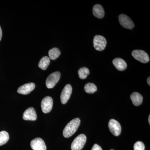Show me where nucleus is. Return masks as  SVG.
I'll return each instance as SVG.
<instances>
[{
	"instance_id": "393cba45",
	"label": "nucleus",
	"mask_w": 150,
	"mask_h": 150,
	"mask_svg": "<svg viewBox=\"0 0 150 150\" xmlns=\"http://www.w3.org/2000/svg\"><path fill=\"white\" fill-rule=\"evenodd\" d=\"M148 121H149V124H150V115H149V119H148Z\"/></svg>"
},
{
	"instance_id": "f3484780",
	"label": "nucleus",
	"mask_w": 150,
	"mask_h": 150,
	"mask_svg": "<svg viewBox=\"0 0 150 150\" xmlns=\"http://www.w3.org/2000/svg\"><path fill=\"white\" fill-rule=\"evenodd\" d=\"M61 54V51L59 48H52L48 51V56L49 59L52 60H56Z\"/></svg>"
},
{
	"instance_id": "9d476101",
	"label": "nucleus",
	"mask_w": 150,
	"mask_h": 150,
	"mask_svg": "<svg viewBox=\"0 0 150 150\" xmlns=\"http://www.w3.org/2000/svg\"><path fill=\"white\" fill-rule=\"evenodd\" d=\"M30 146L33 150H46L44 141L40 138H35L30 142Z\"/></svg>"
},
{
	"instance_id": "4be33fe9",
	"label": "nucleus",
	"mask_w": 150,
	"mask_h": 150,
	"mask_svg": "<svg viewBox=\"0 0 150 150\" xmlns=\"http://www.w3.org/2000/svg\"><path fill=\"white\" fill-rule=\"evenodd\" d=\"M91 150H103L102 148L99 145L95 144L92 148Z\"/></svg>"
},
{
	"instance_id": "1a4fd4ad",
	"label": "nucleus",
	"mask_w": 150,
	"mask_h": 150,
	"mask_svg": "<svg viewBox=\"0 0 150 150\" xmlns=\"http://www.w3.org/2000/svg\"><path fill=\"white\" fill-rule=\"evenodd\" d=\"M72 92V87L70 84H67L62 91L61 94V100L62 104L67 103Z\"/></svg>"
},
{
	"instance_id": "20e7f679",
	"label": "nucleus",
	"mask_w": 150,
	"mask_h": 150,
	"mask_svg": "<svg viewBox=\"0 0 150 150\" xmlns=\"http://www.w3.org/2000/svg\"><path fill=\"white\" fill-rule=\"evenodd\" d=\"M61 73L60 72L56 71L51 74L46 79V87L48 88H53L59 81Z\"/></svg>"
},
{
	"instance_id": "412c9836",
	"label": "nucleus",
	"mask_w": 150,
	"mask_h": 150,
	"mask_svg": "<svg viewBox=\"0 0 150 150\" xmlns=\"http://www.w3.org/2000/svg\"><path fill=\"white\" fill-rule=\"evenodd\" d=\"M134 150H145L144 144L142 142H137L134 144Z\"/></svg>"
},
{
	"instance_id": "ddd939ff",
	"label": "nucleus",
	"mask_w": 150,
	"mask_h": 150,
	"mask_svg": "<svg viewBox=\"0 0 150 150\" xmlns=\"http://www.w3.org/2000/svg\"><path fill=\"white\" fill-rule=\"evenodd\" d=\"M112 64L118 71H123L127 68V64L121 58H115L112 61Z\"/></svg>"
},
{
	"instance_id": "39448f33",
	"label": "nucleus",
	"mask_w": 150,
	"mask_h": 150,
	"mask_svg": "<svg viewBox=\"0 0 150 150\" xmlns=\"http://www.w3.org/2000/svg\"><path fill=\"white\" fill-rule=\"evenodd\" d=\"M93 46L94 48L98 51L104 50L106 46L107 41L103 36L96 35L93 38Z\"/></svg>"
},
{
	"instance_id": "2eb2a0df",
	"label": "nucleus",
	"mask_w": 150,
	"mask_h": 150,
	"mask_svg": "<svg viewBox=\"0 0 150 150\" xmlns=\"http://www.w3.org/2000/svg\"><path fill=\"white\" fill-rule=\"evenodd\" d=\"M131 99L134 105L137 106L142 104L143 98L141 94L135 92L131 94Z\"/></svg>"
},
{
	"instance_id": "b1692460",
	"label": "nucleus",
	"mask_w": 150,
	"mask_h": 150,
	"mask_svg": "<svg viewBox=\"0 0 150 150\" xmlns=\"http://www.w3.org/2000/svg\"><path fill=\"white\" fill-rule=\"evenodd\" d=\"M150 77H149V78H148L147 79V83L148 84V85H149V86H150Z\"/></svg>"
},
{
	"instance_id": "7ed1b4c3",
	"label": "nucleus",
	"mask_w": 150,
	"mask_h": 150,
	"mask_svg": "<svg viewBox=\"0 0 150 150\" xmlns=\"http://www.w3.org/2000/svg\"><path fill=\"white\" fill-rule=\"evenodd\" d=\"M132 55L134 59L141 63H148L149 62V57L145 51L142 50H135L132 52Z\"/></svg>"
},
{
	"instance_id": "4468645a",
	"label": "nucleus",
	"mask_w": 150,
	"mask_h": 150,
	"mask_svg": "<svg viewBox=\"0 0 150 150\" xmlns=\"http://www.w3.org/2000/svg\"><path fill=\"white\" fill-rule=\"evenodd\" d=\"M93 15L97 18H102L104 16V9L100 5H95L93 8Z\"/></svg>"
},
{
	"instance_id": "dca6fc26",
	"label": "nucleus",
	"mask_w": 150,
	"mask_h": 150,
	"mask_svg": "<svg viewBox=\"0 0 150 150\" xmlns=\"http://www.w3.org/2000/svg\"><path fill=\"white\" fill-rule=\"evenodd\" d=\"M50 63V60L48 56H44L41 58L38 64V67L41 69L45 70L48 68Z\"/></svg>"
},
{
	"instance_id": "5701e85b",
	"label": "nucleus",
	"mask_w": 150,
	"mask_h": 150,
	"mask_svg": "<svg viewBox=\"0 0 150 150\" xmlns=\"http://www.w3.org/2000/svg\"><path fill=\"white\" fill-rule=\"evenodd\" d=\"M2 36V31L1 28L0 26V41L1 40Z\"/></svg>"
},
{
	"instance_id": "a211bd4d",
	"label": "nucleus",
	"mask_w": 150,
	"mask_h": 150,
	"mask_svg": "<svg viewBox=\"0 0 150 150\" xmlns=\"http://www.w3.org/2000/svg\"><path fill=\"white\" fill-rule=\"evenodd\" d=\"M9 139V135L6 131L0 132V146L5 144L8 142Z\"/></svg>"
},
{
	"instance_id": "6ab92c4d",
	"label": "nucleus",
	"mask_w": 150,
	"mask_h": 150,
	"mask_svg": "<svg viewBox=\"0 0 150 150\" xmlns=\"http://www.w3.org/2000/svg\"><path fill=\"white\" fill-rule=\"evenodd\" d=\"M84 90L88 93H93L97 90V88L93 83H88L86 84L84 86Z\"/></svg>"
},
{
	"instance_id": "6e6552de",
	"label": "nucleus",
	"mask_w": 150,
	"mask_h": 150,
	"mask_svg": "<svg viewBox=\"0 0 150 150\" xmlns=\"http://www.w3.org/2000/svg\"><path fill=\"white\" fill-rule=\"evenodd\" d=\"M53 105V100L50 96L44 98L41 103V107L44 113H48L52 110Z\"/></svg>"
},
{
	"instance_id": "f257e3e1",
	"label": "nucleus",
	"mask_w": 150,
	"mask_h": 150,
	"mask_svg": "<svg viewBox=\"0 0 150 150\" xmlns=\"http://www.w3.org/2000/svg\"><path fill=\"white\" fill-rule=\"evenodd\" d=\"M81 123L80 119L75 118L67 124L63 131V135L65 138L71 137L77 131Z\"/></svg>"
},
{
	"instance_id": "a878e982",
	"label": "nucleus",
	"mask_w": 150,
	"mask_h": 150,
	"mask_svg": "<svg viewBox=\"0 0 150 150\" xmlns=\"http://www.w3.org/2000/svg\"><path fill=\"white\" fill-rule=\"evenodd\" d=\"M110 150H114L112 149H110Z\"/></svg>"
},
{
	"instance_id": "423d86ee",
	"label": "nucleus",
	"mask_w": 150,
	"mask_h": 150,
	"mask_svg": "<svg viewBox=\"0 0 150 150\" xmlns=\"http://www.w3.org/2000/svg\"><path fill=\"white\" fill-rule=\"evenodd\" d=\"M109 130L115 136H118L121 134V127L120 123L115 119H110L108 123Z\"/></svg>"
},
{
	"instance_id": "f8f14e48",
	"label": "nucleus",
	"mask_w": 150,
	"mask_h": 150,
	"mask_svg": "<svg viewBox=\"0 0 150 150\" xmlns=\"http://www.w3.org/2000/svg\"><path fill=\"white\" fill-rule=\"evenodd\" d=\"M35 87V84L33 83H26L20 87L18 89L17 92L18 93L21 94H28L34 89Z\"/></svg>"
},
{
	"instance_id": "9b49d317",
	"label": "nucleus",
	"mask_w": 150,
	"mask_h": 150,
	"mask_svg": "<svg viewBox=\"0 0 150 150\" xmlns=\"http://www.w3.org/2000/svg\"><path fill=\"white\" fill-rule=\"evenodd\" d=\"M23 118L26 121H35L37 119V114L33 108H27L23 112Z\"/></svg>"
},
{
	"instance_id": "f03ea898",
	"label": "nucleus",
	"mask_w": 150,
	"mask_h": 150,
	"mask_svg": "<svg viewBox=\"0 0 150 150\" xmlns=\"http://www.w3.org/2000/svg\"><path fill=\"white\" fill-rule=\"evenodd\" d=\"M86 139L87 138L85 135L83 134H80L75 138L72 143L71 145V150H81L85 145Z\"/></svg>"
},
{
	"instance_id": "0eeeda50",
	"label": "nucleus",
	"mask_w": 150,
	"mask_h": 150,
	"mask_svg": "<svg viewBox=\"0 0 150 150\" xmlns=\"http://www.w3.org/2000/svg\"><path fill=\"white\" fill-rule=\"evenodd\" d=\"M118 20L121 26L126 29H132L135 26L131 19L126 15L123 14L120 15Z\"/></svg>"
},
{
	"instance_id": "aec40b11",
	"label": "nucleus",
	"mask_w": 150,
	"mask_h": 150,
	"mask_svg": "<svg viewBox=\"0 0 150 150\" xmlns=\"http://www.w3.org/2000/svg\"><path fill=\"white\" fill-rule=\"evenodd\" d=\"M89 70L86 67H82L79 69L78 71V74L80 79H84L89 74Z\"/></svg>"
}]
</instances>
